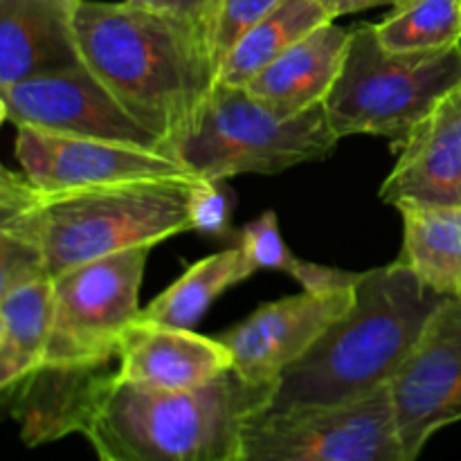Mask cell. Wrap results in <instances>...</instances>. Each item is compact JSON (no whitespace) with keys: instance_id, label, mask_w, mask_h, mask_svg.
Wrapping results in <instances>:
<instances>
[{"instance_id":"obj_1","label":"cell","mask_w":461,"mask_h":461,"mask_svg":"<svg viewBox=\"0 0 461 461\" xmlns=\"http://www.w3.org/2000/svg\"><path fill=\"white\" fill-rule=\"evenodd\" d=\"M81 61L178 158L219 81L205 34L171 9L79 0Z\"/></svg>"},{"instance_id":"obj_2","label":"cell","mask_w":461,"mask_h":461,"mask_svg":"<svg viewBox=\"0 0 461 461\" xmlns=\"http://www.w3.org/2000/svg\"><path fill=\"white\" fill-rule=\"evenodd\" d=\"M196 180H135L43 192L23 171L5 169L0 234L39 250L45 270L59 277L77 266L192 232L189 196Z\"/></svg>"},{"instance_id":"obj_3","label":"cell","mask_w":461,"mask_h":461,"mask_svg":"<svg viewBox=\"0 0 461 461\" xmlns=\"http://www.w3.org/2000/svg\"><path fill=\"white\" fill-rule=\"evenodd\" d=\"M446 297L399 259L363 273L349 313L282 374L264 414L351 403L387 387Z\"/></svg>"},{"instance_id":"obj_4","label":"cell","mask_w":461,"mask_h":461,"mask_svg":"<svg viewBox=\"0 0 461 461\" xmlns=\"http://www.w3.org/2000/svg\"><path fill=\"white\" fill-rule=\"evenodd\" d=\"M275 387L234 369L194 390L115 378L84 437L99 461H239L248 428L270 408Z\"/></svg>"},{"instance_id":"obj_5","label":"cell","mask_w":461,"mask_h":461,"mask_svg":"<svg viewBox=\"0 0 461 461\" xmlns=\"http://www.w3.org/2000/svg\"><path fill=\"white\" fill-rule=\"evenodd\" d=\"M459 81L461 45L396 52L378 41L374 23H360L324 108L340 140L381 135L401 149Z\"/></svg>"},{"instance_id":"obj_6","label":"cell","mask_w":461,"mask_h":461,"mask_svg":"<svg viewBox=\"0 0 461 461\" xmlns=\"http://www.w3.org/2000/svg\"><path fill=\"white\" fill-rule=\"evenodd\" d=\"M338 142L324 104L286 117L266 106L246 86L216 84L198 129L180 147L178 160L198 178L273 176L324 160Z\"/></svg>"},{"instance_id":"obj_7","label":"cell","mask_w":461,"mask_h":461,"mask_svg":"<svg viewBox=\"0 0 461 461\" xmlns=\"http://www.w3.org/2000/svg\"><path fill=\"white\" fill-rule=\"evenodd\" d=\"M151 248H133L54 277V327L43 365H120L122 333L140 315Z\"/></svg>"},{"instance_id":"obj_8","label":"cell","mask_w":461,"mask_h":461,"mask_svg":"<svg viewBox=\"0 0 461 461\" xmlns=\"http://www.w3.org/2000/svg\"><path fill=\"white\" fill-rule=\"evenodd\" d=\"M239 461H403L390 385L351 403L261 414Z\"/></svg>"},{"instance_id":"obj_9","label":"cell","mask_w":461,"mask_h":461,"mask_svg":"<svg viewBox=\"0 0 461 461\" xmlns=\"http://www.w3.org/2000/svg\"><path fill=\"white\" fill-rule=\"evenodd\" d=\"M0 108L3 120L16 129L32 126L171 156L165 142L140 124L84 61L0 88Z\"/></svg>"},{"instance_id":"obj_10","label":"cell","mask_w":461,"mask_h":461,"mask_svg":"<svg viewBox=\"0 0 461 461\" xmlns=\"http://www.w3.org/2000/svg\"><path fill=\"white\" fill-rule=\"evenodd\" d=\"M403 461H419L432 435L461 421V297H446L390 383Z\"/></svg>"},{"instance_id":"obj_11","label":"cell","mask_w":461,"mask_h":461,"mask_svg":"<svg viewBox=\"0 0 461 461\" xmlns=\"http://www.w3.org/2000/svg\"><path fill=\"white\" fill-rule=\"evenodd\" d=\"M16 158L25 178L43 192L102 187L135 180L198 178L178 158L106 140L72 138L18 126Z\"/></svg>"},{"instance_id":"obj_12","label":"cell","mask_w":461,"mask_h":461,"mask_svg":"<svg viewBox=\"0 0 461 461\" xmlns=\"http://www.w3.org/2000/svg\"><path fill=\"white\" fill-rule=\"evenodd\" d=\"M356 302V286L329 293L302 291L259 306L250 318L228 329L219 340L232 354L234 372L250 383L277 385Z\"/></svg>"},{"instance_id":"obj_13","label":"cell","mask_w":461,"mask_h":461,"mask_svg":"<svg viewBox=\"0 0 461 461\" xmlns=\"http://www.w3.org/2000/svg\"><path fill=\"white\" fill-rule=\"evenodd\" d=\"M120 365H41L3 392L23 444H52L84 435L99 401L117 378Z\"/></svg>"},{"instance_id":"obj_14","label":"cell","mask_w":461,"mask_h":461,"mask_svg":"<svg viewBox=\"0 0 461 461\" xmlns=\"http://www.w3.org/2000/svg\"><path fill=\"white\" fill-rule=\"evenodd\" d=\"M232 354L219 338L194 329L135 318L122 333L120 381L158 390H194L232 372Z\"/></svg>"},{"instance_id":"obj_15","label":"cell","mask_w":461,"mask_h":461,"mask_svg":"<svg viewBox=\"0 0 461 461\" xmlns=\"http://www.w3.org/2000/svg\"><path fill=\"white\" fill-rule=\"evenodd\" d=\"M378 196L390 205L403 201L461 205V81L401 147Z\"/></svg>"},{"instance_id":"obj_16","label":"cell","mask_w":461,"mask_h":461,"mask_svg":"<svg viewBox=\"0 0 461 461\" xmlns=\"http://www.w3.org/2000/svg\"><path fill=\"white\" fill-rule=\"evenodd\" d=\"M77 5L0 0V88L81 63L75 34Z\"/></svg>"},{"instance_id":"obj_17","label":"cell","mask_w":461,"mask_h":461,"mask_svg":"<svg viewBox=\"0 0 461 461\" xmlns=\"http://www.w3.org/2000/svg\"><path fill=\"white\" fill-rule=\"evenodd\" d=\"M349 41L351 30L327 23L275 59L246 88L286 117L322 106L345 66Z\"/></svg>"},{"instance_id":"obj_18","label":"cell","mask_w":461,"mask_h":461,"mask_svg":"<svg viewBox=\"0 0 461 461\" xmlns=\"http://www.w3.org/2000/svg\"><path fill=\"white\" fill-rule=\"evenodd\" d=\"M403 219L399 261L437 293H461V205L403 201L394 205Z\"/></svg>"},{"instance_id":"obj_19","label":"cell","mask_w":461,"mask_h":461,"mask_svg":"<svg viewBox=\"0 0 461 461\" xmlns=\"http://www.w3.org/2000/svg\"><path fill=\"white\" fill-rule=\"evenodd\" d=\"M54 277L0 293V390L41 367L54 327Z\"/></svg>"},{"instance_id":"obj_20","label":"cell","mask_w":461,"mask_h":461,"mask_svg":"<svg viewBox=\"0 0 461 461\" xmlns=\"http://www.w3.org/2000/svg\"><path fill=\"white\" fill-rule=\"evenodd\" d=\"M255 273L257 266L246 255L241 243L214 252L189 266L187 273L162 291L147 309L140 311L138 318L176 329H194L216 297L246 282Z\"/></svg>"},{"instance_id":"obj_21","label":"cell","mask_w":461,"mask_h":461,"mask_svg":"<svg viewBox=\"0 0 461 461\" xmlns=\"http://www.w3.org/2000/svg\"><path fill=\"white\" fill-rule=\"evenodd\" d=\"M331 21L320 0H279L221 63L216 84L248 86L275 59Z\"/></svg>"},{"instance_id":"obj_22","label":"cell","mask_w":461,"mask_h":461,"mask_svg":"<svg viewBox=\"0 0 461 461\" xmlns=\"http://www.w3.org/2000/svg\"><path fill=\"white\" fill-rule=\"evenodd\" d=\"M378 41L396 52H428L461 45V0H403L381 23Z\"/></svg>"},{"instance_id":"obj_23","label":"cell","mask_w":461,"mask_h":461,"mask_svg":"<svg viewBox=\"0 0 461 461\" xmlns=\"http://www.w3.org/2000/svg\"><path fill=\"white\" fill-rule=\"evenodd\" d=\"M277 5L279 0H210L203 32L219 70L239 41Z\"/></svg>"},{"instance_id":"obj_24","label":"cell","mask_w":461,"mask_h":461,"mask_svg":"<svg viewBox=\"0 0 461 461\" xmlns=\"http://www.w3.org/2000/svg\"><path fill=\"white\" fill-rule=\"evenodd\" d=\"M241 248L257 266V270H277V273L288 275L297 261V257L288 250L284 241L277 214L273 210L264 212L259 219L250 221L243 228Z\"/></svg>"},{"instance_id":"obj_25","label":"cell","mask_w":461,"mask_h":461,"mask_svg":"<svg viewBox=\"0 0 461 461\" xmlns=\"http://www.w3.org/2000/svg\"><path fill=\"white\" fill-rule=\"evenodd\" d=\"M232 194L225 180L198 178L189 196L192 232L207 237H230V216H232Z\"/></svg>"},{"instance_id":"obj_26","label":"cell","mask_w":461,"mask_h":461,"mask_svg":"<svg viewBox=\"0 0 461 461\" xmlns=\"http://www.w3.org/2000/svg\"><path fill=\"white\" fill-rule=\"evenodd\" d=\"M50 275L39 250L18 239L0 234V293ZM52 277V275H50Z\"/></svg>"},{"instance_id":"obj_27","label":"cell","mask_w":461,"mask_h":461,"mask_svg":"<svg viewBox=\"0 0 461 461\" xmlns=\"http://www.w3.org/2000/svg\"><path fill=\"white\" fill-rule=\"evenodd\" d=\"M295 282L302 284V288L309 293H329L338 288L356 286L363 277V273H349V270H338L331 266H320L313 261L297 259L291 273Z\"/></svg>"},{"instance_id":"obj_28","label":"cell","mask_w":461,"mask_h":461,"mask_svg":"<svg viewBox=\"0 0 461 461\" xmlns=\"http://www.w3.org/2000/svg\"><path fill=\"white\" fill-rule=\"evenodd\" d=\"M324 5V9L329 12V16L336 21L338 16H347V14H358L365 9L378 7V5H399L403 0H320Z\"/></svg>"},{"instance_id":"obj_29","label":"cell","mask_w":461,"mask_h":461,"mask_svg":"<svg viewBox=\"0 0 461 461\" xmlns=\"http://www.w3.org/2000/svg\"><path fill=\"white\" fill-rule=\"evenodd\" d=\"M207 5H210V0H169L171 12L180 14V16H185L187 21H192L194 25L201 27V32L203 23H205ZM203 34H205V32H203Z\"/></svg>"},{"instance_id":"obj_30","label":"cell","mask_w":461,"mask_h":461,"mask_svg":"<svg viewBox=\"0 0 461 461\" xmlns=\"http://www.w3.org/2000/svg\"><path fill=\"white\" fill-rule=\"evenodd\" d=\"M126 3L144 9H169V0H126Z\"/></svg>"},{"instance_id":"obj_31","label":"cell","mask_w":461,"mask_h":461,"mask_svg":"<svg viewBox=\"0 0 461 461\" xmlns=\"http://www.w3.org/2000/svg\"><path fill=\"white\" fill-rule=\"evenodd\" d=\"M66 3H72V5H77V3H79V0H66Z\"/></svg>"},{"instance_id":"obj_32","label":"cell","mask_w":461,"mask_h":461,"mask_svg":"<svg viewBox=\"0 0 461 461\" xmlns=\"http://www.w3.org/2000/svg\"><path fill=\"white\" fill-rule=\"evenodd\" d=\"M457 297H461V293H459V295H457Z\"/></svg>"}]
</instances>
